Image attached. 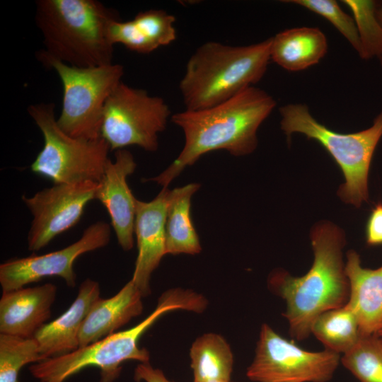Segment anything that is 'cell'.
I'll return each instance as SVG.
<instances>
[{
    "label": "cell",
    "mask_w": 382,
    "mask_h": 382,
    "mask_svg": "<svg viewBox=\"0 0 382 382\" xmlns=\"http://www.w3.org/2000/svg\"><path fill=\"white\" fill-rule=\"evenodd\" d=\"M340 359V354L326 349H303L263 324L246 376L255 382H327Z\"/></svg>",
    "instance_id": "cell-10"
},
{
    "label": "cell",
    "mask_w": 382,
    "mask_h": 382,
    "mask_svg": "<svg viewBox=\"0 0 382 382\" xmlns=\"http://www.w3.org/2000/svg\"><path fill=\"white\" fill-rule=\"evenodd\" d=\"M381 340H382V337H381Z\"/></svg>",
    "instance_id": "cell-33"
},
{
    "label": "cell",
    "mask_w": 382,
    "mask_h": 382,
    "mask_svg": "<svg viewBox=\"0 0 382 382\" xmlns=\"http://www.w3.org/2000/svg\"><path fill=\"white\" fill-rule=\"evenodd\" d=\"M170 115V109L162 98L122 81L105 103L101 137L110 151L137 146L156 151L158 134L166 129Z\"/></svg>",
    "instance_id": "cell-9"
},
{
    "label": "cell",
    "mask_w": 382,
    "mask_h": 382,
    "mask_svg": "<svg viewBox=\"0 0 382 382\" xmlns=\"http://www.w3.org/2000/svg\"><path fill=\"white\" fill-rule=\"evenodd\" d=\"M137 168L134 156L125 149L115 153V161L109 159L98 182L96 199L106 208L117 242L124 250L134 245L136 202L127 179Z\"/></svg>",
    "instance_id": "cell-13"
},
{
    "label": "cell",
    "mask_w": 382,
    "mask_h": 382,
    "mask_svg": "<svg viewBox=\"0 0 382 382\" xmlns=\"http://www.w3.org/2000/svg\"><path fill=\"white\" fill-rule=\"evenodd\" d=\"M271 37L247 46L207 42L188 59L179 89L187 110L220 104L260 81L270 58Z\"/></svg>",
    "instance_id": "cell-5"
},
{
    "label": "cell",
    "mask_w": 382,
    "mask_h": 382,
    "mask_svg": "<svg viewBox=\"0 0 382 382\" xmlns=\"http://www.w3.org/2000/svg\"><path fill=\"white\" fill-rule=\"evenodd\" d=\"M198 183L170 190L166 220V255H196L202 247L191 217V199Z\"/></svg>",
    "instance_id": "cell-21"
},
{
    "label": "cell",
    "mask_w": 382,
    "mask_h": 382,
    "mask_svg": "<svg viewBox=\"0 0 382 382\" xmlns=\"http://www.w3.org/2000/svg\"><path fill=\"white\" fill-rule=\"evenodd\" d=\"M353 13L361 42L362 59L378 58L382 52V25L377 18V3L371 0H343Z\"/></svg>",
    "instance_id": "cell-26"
},
{
    "label": "cell",
    "mask_w": 382,
    "mask_h": 382,
    "mask_svg": "<svg viewBox=\"0 0 382 382\" xmlns=\"http://www.w3.org/2000/svg\"><path fill=\"white\" fill-rule=\"evenodd\" d=\"M134 379L137 382H173L168 380L161 369L153 367L149 362L139 363L137 366Z\"/></svg>",
    "instance_id": "cell-29"
},
{
    "label": "cell",
    "mask_w": 382,
    "mask_h": 382,
    "mask_svg": "<svg viewBox=\"0 0 382 382\" xmlns=\"http://www.w3.org/2000/svg\"><path fill=\"white\" fill-rule=\"evenodd\" d=\"M175 18L162 9L138 13L129 21L117 20L109 28L112 43L140 54H149L176 38Z\"/></svg>",
    "instance_id": "cell-19"
},
{
    "label": "cell",
    "mask_w": 382,
    "mask_h": 382,
    "mask_svg": "<svg viewBox=\"0 0 382 382\" xmlns=\"http://www.w3.org/2000/svg\"><path fill=\"white\" fill-rule=\"evenodd\" d=\"M207 305L206 299L192 290L170 289L162 294L156 308L137 325L69 354L33 364L29 368L30 372L40 382H64L81 370L93 366L100 369L99 382H115L125 361L149 362L150 354L139 347V340L163 315L177 310L200 313Z\"/></svg>",
    "instance_id": "cell-4"
},
{
    "label": "cell",
    "mask_w": 382,
    "mask_h": 382,
    "mask_svg": "<svg viewBox=\"0 0 382 382\" xmlns=\"http://www.w3.org/2000/svg\"><path fill=\"white\" fill-rule=\"evenodd\" d=\"M311 334L326 349L340 354L351 349L362 335L358 319L347 303L318 316L312 324Z\"/></svg>",
    "instance_id": "cell-23"
},
{
    "label": "cell",
    "mask_w": 382,
    "mask_h": 382,
    "mask_svg": "<svg viewBox=\"0 0 382 382\" xmlns=\"http://www.w3.org/2000/svg\"><path fill=\"white\" fill-rule=\"evenodd\" d=\"M376 335H378L380 337H382V323H381V325L379 330H378V332L376 333Z\"/></svg>",
    "instance_id": "cell-32"
},
{
    "label": "cell",
    "mask_w": 382,
    "mask_h": 382,
    "mask_svg": "<svg viewBox=\"0 0 382 382\" xmlns=\"http://www.w3.org/2000/svg\"><path fill=\"white\" fill-rule=\"evenodd\" d=\"M43 360L45 358L34 337L0 333V382H18L20 371L24 366Z\"/></svg>",
    "instance_id": "cell-25"
},
{
    "label": "cell",
    "mask_w": 382,
    "mask_h": 382,
    "mask_svg": "<svg viewBox=\"0 0 382 382\" xmlns=\"http://www.w3.org/2000/svg\"><path fill=\"white\" fill-rule=\"evenodd\" d=\"M284 2L303 7L328 20L359 54L361 42L353 17L346 13L335 0H289Z\"/></svg>",
    "instance_id": "cell-27"
},
{
    "label": "cell",
    "mask_w": 382,
    "mask_h": 382,
    "mask_svg": "<svg viewBox=\"0 0 382 382\" xmlns=\"http://www.w3.org/2000/svg\"><path fill=\"white\" fill-rule=\"evenodd\" d=\"M310 238L314 255L310 270L301 277L277 270L268 280L271 290L285 301L283 315L291 336L297 340L308 337L318 316L345 305L349 296L342 255L346 243L344 231L323 220L312 227Z\"/></svg>",
    "instance_id": "cell-2"
},
{
    "label": "cell",
    "mask_w": 382,
    "mask_h": 382,
    "mask_svg": "<svg viewBox=\"0 0 382 382\" xmlns=\"http://www.w3.org/2000/svg\"><path fill=\"white\" fill-rule=\"evenodd\" d=\"M37 59L54 69L61 80L62 105L57 118L60 129L74 138H101L104 108L111 93L122 81L123 66L112 63L94 67L73 66L39 52Z\"/></svg>",
    "instance_id": "cell-7"
},
{
    "label": "cell",
    "mask_w": 382,
    "mask_h": 382,
    "mask_svg": "<svg viewBox=\"0 0 382 382\" xmlns=\"http://www.w3.org/2000/svg\"><path fill=\"white\" fill-rule=\"evenodd\" d=\"M194 382L231 380L233 357L226 340L216 333L197 337L190 349Z\"/></svg>",
    "instance_id": "cell-22"
},
{
    "label": "cell",
    "mask_w": 382,
    "mask_h": 382,
    "mask_svg": "<svg viewBox=\"0 0 382 382\" xmlns=\"http://www.w3.org/2000/svg\"><path fill=\"white\" fill-rule=\"evenodd\" d=\"M100 295L99 283L86 279L80 284L77 296L69 308L55 320L46 323L35 335L45 359L69 354L79 347L81 328Z\"/></svg>",
    "instance_id": "cell-16"
},
{
    "label": "cell",
    "mask_w": 382,
    "mask_h": 382,
    "mask_svg": "<svg viewBox=\"0 0 382 382\" xmlns=\"http://www.w3.org/2000/svg\"><path fill=\"white\" fill-rule=\"evenodd\" d=\"M110 226L97 221L86 228L81 238L57 251L6 260L0 265L2 292L25 287L49 277H61L69 287H74L75 260L81 255L106 246L110 240Z\"/></svg>",
    "instance_id": "cell-12"
},
{
    "label": "cell",
    "mask_w": 382,
    "mask_h": 382,
    "mask_svg": "<svg viewBox=\"0 0 382 382\" xmlns=\"http://www.w3.org/2000/svg\"><path fill=\"white\" fill-rule=\"evenodd\" d=\"M54 108L52 103L32 104L28 108L44 139L31 170L54 184L98 183L109 161V144L102 137L87 140L64 132L57 125Z\"/></svg>",
    "instance_id": "cell-8"
},
{
    "label": "cell",
    "mask_w": 382,
    "mask_h": 382,
    "mask_svg": "<svg viewBox=\"0 0 382 382\" xmlns=\"http://www.w3.org/2000/svg\"><path fill=\"white\" fill-rule=\"evenodd\" d=\"M169 189L163 187L149 202L137 199L134 233L138 254L131 279L143 296L151 293L150 280L166 255V220Z\"/></svg>",
    "instance_id": "cell-14"
},
{
    "label": "cell",
    "mask_w": 382,
    "mask_h": 382,
    "mask_svg": "<svg viewBox=\"0 0 382 382\" xmlns=\"http://www.w3.org/2000/svg\"><path fill=\"white\" fill-rule=\"evenodd\" d=\"M367 245L376 246L382 245V202H378L371 209L365 228Z\"/></svg>",
    "instance_id": "cell-28"
},
{
    "label": "cell",
    "mask_w": 382,
    "mask_h": 382,
    "mask_svg": "<svg viewBox=\"0 0 382 382\" xmlns=\"http://www.w3.org/2000/svg\"><path fill=\"white\" fill-rule=\"evenodd\" d=\"M345 272L349 284L347 304L355 313L362 335H376L382 323V266H361L359 255L347 253Z\"/></svg>",
    "instance_id": "cell-17"
},
{
    "label": "cell",
    "mask_w": 382,
    "mask_h": 382,
    "mask_svg": "<svg viewBox=\"0 0 382 382\" xmlns=\"http://www.w3.org/2000/svg\"><path fill=\"white\" fill-rule=\"evenodd\" d=\"M57 296L52 283L2 292L0 299V333L34 337L51 316Z\"/></svg>",
    "instance_id": "cell-15"
},
{
    "label": "cell",
    "mask_w": 382,
    "mask_h": 382,
    "mask_svg": "<svg viewBox=\"0 0 382 382\" xmlns=\"http://www.w3.org/2000/svg\"><path fill=\"white\" fill-rule=\"evenodd\" d=\"M376 14H377V18H378L379 22L382 25V6L380 8H377ZM378 60H379V62L381 63V65L382 66V52H381V54H380V56L378 57Z\"/></svg>",
    "instance_id": "cell-30"
},
{
    "label": "cell",
    "mask_w": 382,
    "mask_h": 382,
    "mask_svg": "<svg viewBox=\"0 0 382 382\" xmlns=\"http://www.w3.org/2000/svg\"><path fill=\"white\" fill-rule=\"evenodd\" d=\"M340 361L360 382H382V340L362 335Z\"/></svg>",
    "instance_id": "cell-24"
},
{
    "label": "cell",
    "mask_w": 382,
    "mask_h": 382,
    "mask_svg": "<svg viewBox=\"0 0 382 382\" xmlns=\"http://www.w3.org/2000/svg\"><path fill=\"white\" fill-rule=\"evenodd\" d=\"M117 20L115 9L96 0H37L35 22L44 45L38 52L77 67L112 64L109 28Z\"/></svg>",
    "instance_id": "cell-3"
},
{
    "label": "cell",
    "mask_w": 382,
    "mask_h": 382,
    "mask_svg": "<svg viewBox=\"0 0 382 382\" xmlns=\"http://www.w3.org/2000/svg\"><path fill=\"white\" fill-rule=\"evenodd\" d=\"M142 297L141 291L130 279L112 297L98 299L81 328L79 347L115 332L132 318L141 315L143 311Z\"/></svg>",
    "instance_id": "cell-18"
},
{
    "label": "cell",
    "mask_w": 382,
    "mask_h": 382,
    "mask_svg": "<svg viewBox=\"0 0 382 382\" xmlns=\"http://www.w3.org/2000/svg\"><path fill=\"white\" fill-rule=\"evenodd\" d=\"M203 382H232L231 380H215V381H203Z\"/></svg>",
    "instance_id": "cell-31"
},
{
    "label": "cell",
    "mask_w": 382,
    "mask_h": 382,
    "mask_svg": "<svg viewBox=\"0 0 382 382\" xmlns=\"http://www.w3.org/2000/svg\"><path fill=\"white\" fill-rule=\"evenodd\" d=\"M327 51L326 36L318 28H293L271 37V60L288 71H300L317 64Z\"/></svg>",
    "instance_id": "cell-20"
},
{
    "label": "cell",
    "mask_w": 382,
    "mask_h": 382,
    "mask_svg": "<svg viewBox=\"0 0 382 382\" xmlns=\"http://www.w3.org/2000/svg\"><path fill=\"white\" fill-rule=\"evenodd\" d=\"M276 105L272 96L253 86L216 105L173 115L171 121L183 131L184 146L165 170L144 181L168 187L187 166L207 153L226 150L234 156L251 154L257 146L258 128Z\"/></svg>",
    "instance_id": "cell-1"
},
{
    "label": "cell",
    "mask_w": 382,
    "mask_h": 382,
    "mask_svg": "<svg viewBox=\"0 0 382 382\" xmlns=\"http://www.w3.org/2000/svg\"><path fill=\"white\" fill-rule=\"evenodd\" d=\"M98 187V183L93 181L59 183L31 197L23 195L22 200L33 216L28 235V249L40 250L75 226L88 203L96 199Z\"/></svg>",
    "instance_id": "cell-11"
},
{
    "label": "cell",
    "mask_w": 382,
    "mask_h": 382,
    "mask_svg": "<svg viewBox=\"0 0 382 382\" xmlns=\"http://www.w3.org/2000/svg\"><path fill=\"white\" fill-rule=\"evenodd\" d=\"M282 130L289 140L294 133L318 141L340 168L345 183L338 188L340 199L357 208L369 202V173L376 148L382 137V111L371 127L354 133H340L320 123L303 103L279 109Z\"/></svg>",
    "instance_id": "cell-6"
}]
</instances>
